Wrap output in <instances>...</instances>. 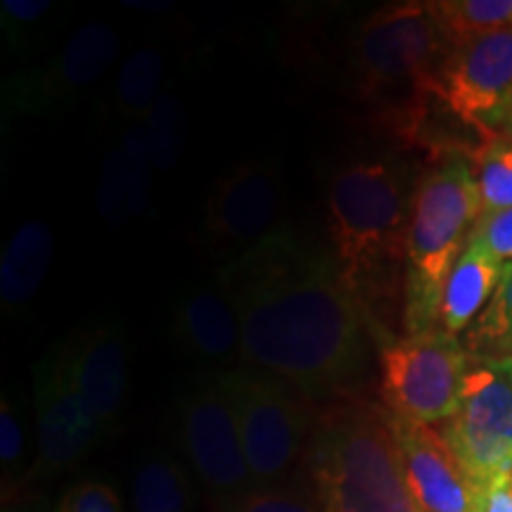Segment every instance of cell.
<instances>
[{
    "label": "cell",
    "mask_w": 512,
    "mask_h": 512,
    "mask_svg": "<svg viewBox=\"0 0 512 512\" xmlns=\"http://www.w3.org/2000/svg\"><path fill=\"white\" fill-rule=\"evenodd\" d=\"M216 285L238 313L247 370L302 396L337 392L361 375L366 320L332 256L275 230L228 261Z\"/></svg>",
    "instance_id": "cell-1"
},
{
    "label": "cell",
    "mask_w": 512,
    "mask_h": 512,
    "mask_svg": "<svg viewBox=\"0 0 512 512\" xmlns=\"http://www.w3.org/2000/svg\"><path fill=\"white\" fill-rule=\"evenodd\" d=\"M451 41L432 3H399L363 22L356 43L358 91L380 105L389 131L418 143Z\"/></svg>",
    "instance_id": "cell-2"
},
{
    "label": "cell",
    "mask_w": 512,
    "mask_h": 512,
    "mask_svg": "<svg viewBox=\"0 0 512 512\" xmlns=\"http://www.w3.org/2000/svg\"><path fill=\"white\" fill-rule=\"evenodd\" d=\"M306 465L320 501L349 512H418L403 475L392 415L361 396L330 403L313 418Z\"/></svg>",
    "instance_id": "cell-3"
},
{
    "label": "cell",
    "mask_w": 512,
    "mask_h": 512,
    "mask_svg": "<svg viewBox=\"0 0 512 512\" xmlns=\"http://www.w3.org/2000/svg\"><path fill=\"white\" fill-rule=\"evenodd\" d=\"M482 216L475 169L467 152L434 157L415 183L406 238L403 325L406 335L441 330V299L458 256Z\"/></svg>",
    "instance_id": "cell-4"
},
{
    "label": "cell",
    "mask_w": 512,
    "mask_h": 512,
    "mask_svg": "<svg viewBox=\"0 0 512 512\" xmlns=\"http://www.w3.org/2000/svg\"><path fill=\"white\" fill-rule=\"evenodd\" d=\"M415 188L389 159L344 164L328 188L330 238L344 283L358 290L382 264L406 259Z\"/></svg>",
    "instance_id": "cell-5"
},
{
    "label": "cell",
    "mask_w": 512,
    "mask_h": 512,
    "mask_svg": "<svg viewBox=\"0 0 512 512\" xmlns=\"http://www.w3.org/2000/svg\"><path fill=\"white\" fill-rule=\"evenodd\" d=\"M221 382L233 406L254 484H290L292 472L302 460L306 463L313 434V415L304 396L247 368L223 373Z\"/></svg>",
    "instance_id": "cell-6"
},
{
    "label": "cell",
    "mask_w": 512,
    "mask_h": 512,
    "mask_svg": "<svg viewBox=\"0 0 512 512\" xmlns=\"http://www.w3.org/2000/svg\"><path fill=\"white\" fill-rule=\"evenodd\" d=\"M472 354L444 330L392 339L380 351V399L396 418L439 427L458 411Z\"/></svg>",
    "instance_id": "cell-7"
},
{
    "label": "cell",
    "mask_w": 512,
    "mask_h": 512,
    "mask_svg": "<svg viewBox=\"0 0 512 512\" xmlns=\"http://www.w3.org/2000/svg\"><path fill=\"white\" fill-rule=\"evenodd\" d=\"M171 427L181 460L219 512L256 489L221 375L181 396Z\"/></svg>",
    "instance_id": "cell-8"
},
{
    "label": "cell",
    "mask_w": 512,
    "mask_h": 512,
    "mask_svg": "<svg viewBox=\"0 0 512 512\" xmlns=\"http://www.w3.org/2000/svg\"><path fill=\"white\" fill-rule=\"evenodd\" d=\"M437 430L479 486L512 475V356L472 354L458 411Z\"/></svg>",
    "instance_id": "cell-9"
},
{
    "label": "cell",
    "mask_w": 512,
    "mask_h": 512,
    "mask_svg": "<svg viewBox=\"0 0 512 512\" xmlns=\"http://www.w3.org/2000/svg\"><path fill=\"white\" fill-rule=\"evenodd\" d=\"M434 102L482 143L505 136L512 114V29L458 43L441 67Z\"/></svg>",
    "instance_id": "cell-10"
},
{
    "label": "cell",
    "mask_w": 512,
    "mask_h": 512,
    "mask_svg": "<svg viewBox=\"0 0 512 512\" xmlns=\"http://www.w3.org/2000/svg\"><path fill=\"white\" fill-rule=\"evenodd\" d=\"M283 204L285 181L278 164L247 159L214 183L204 207V228L214 240L249 249L275 233Z\"/></svg>",
    "instance_id": "cell-11"
},
{
    "label": "cell",
    "mask_w": 512,
    "mask_h": 512,
    "mask_svg": "<svg viewBox=\"0 0 512 512\" xmlns=\"http://www.w3.org/2000/svg\"><path fill=\"white\" fill-rule=\"evenodd\" d=\"M100 434V422L76 389L62 349H55L36 370L38 470L62 472L76 465Z\"/></svg>",
    "instance_id": "cell-12"
},
{
    "label": "cell",
    "mask_w": 512,
    "mask_h": 512,
    "mask_svg": "<svg viewBox=\"0 0 512 512\" xmlns=\"http://www.w3.org/2000/svg\"><path fill=\"white\" fill-rule=\"evenodd\" d=\"M392 430L418 512H482V486L467 475L437 427L392 415Z\"/></svg>",
    "instance_id": "cell-13"
},
{
    "label": "cell",
    "mask_w": 512,
    "mask_h": 512,
    "mask_svg": "<svg viewBox=\"0 0 512 512\" xmlns=\"http://www.w3.org/2000/svg\"><path fill=\"white\" fill-rule=\"evenodd\" d=\"M69 375L102 432L117 422L128 392V351L124 332L117 325L79 332L62 349Z\"/></svg>",
    "instance_id": "cell-14"
},
{
    "label": "cell",
    "mask_w": 512,
    "mask_h": 512,
    "mask_svg": "<svg viewBox=\"0 0 512 512\" xmlns=\"http://www.w3.org/2000/svg\"><path fill=\"white\" fill-rule=\"evenodd\" d=\"M117 55V29L105 22H86L69 36L48 72L29 88V102L31 105H53V102L74 98L91 88L100 76H105Z\"/></svg>",
    "instance_id": "cell-15"
},
{
    "label": "cell",
    "mask_w": 512,
    "mask_h": 512,
    "mask_svg": "<svg viewBox=\"0 0 512 512\" xmlns=\"http://www.w3.org/2000/svg\"><path fill=\"white\" fill-rule=\"evenodd\" d=\"M171 330L183 351L211 363L240 356V320L230 299L216 287H195L174 306Z\"/></svg>",
    "instance_id": "cell-16"
},
{
    "label": "cell",
    "mask_w": 512,
    "mask_h": 512,
    "mask_svg": "<svg viewBox=\"0 0 512 512\" xmlns=\"http://www.w3.org/2000/svg\"><path fill=\"white\" fill-rule=\"evenodd\" d=\"M503 268V261L496 259L489 249L467 242L465 252L458 256L446 280L439 316L441 330L453 337L470 330L494 297L503 278Z\"/></svg>",
    "instance_id": "cell-17"
},
{
    "label": "cell",
    "mask_w": 512,
    "mask_h": 512,
    "mask_svg": "<svg viewBox=\"0 0 512 512\" xmlns=\"http://www.w3.org/2000/svg\"><path fill=\"white\" fill-rule=\"evenodd\" d=\"M55 240L46 221H24L0 254V302L17 311L36 297L53 264Z\"/></svg>",
    "instance_id": "cell-18"
},
{
    "label": "cell",
    "mask_w": 512,
    "mask_h": 512,
    "mask_svg": "<svg viewBox=\"0 0 512 512\" xmlns=\"http://www.w3.org/2000/svg\"><path fill=\"white\" fill-rule=\"evenodd\" d=\"M152 166L131 157L124 147L117 145L102 159L98 202L100 219L110 226H126L138 219L150 200Z\"/></svg>",
    "instance_id": "cell-19"
},
{
    "label": "cell",
    "mask_w": 512,
    "mask_h": 512,
    "mask_svg": "<svg viewBox=\"0 0 512 512\" xmlns=\"http://www.w3.org/2000/svg\"><path fill=\"white\" fill-rule=\"evenodd\" d=\"M192 475L181 458L155 451L133 477V512H190Z\"/></svg>",
    "instance_id": "cell-20"
},
{
    "label": "cell",
    "mask_w": 512,
    "mask_h": 512,
    "mask_svg": "<svg viewBox=\"0 0 512 512\" xmlns=\"http://www.w3.org/2000/svg\"><path fill=\"white\" fill-rule=\"evenodd\" d=\"M166 74L164 53L157 46H138L119 64L114 79V105L121 119L143 121L147 112L162 98V81Z\"/></svg>",
    "instance_id": "cell-21"
},
{
    "label": "cell",
    "mask_w": 512,
    "mask_h": 512,
    "mask_svg": "<svg viewBox=\"0 0 512 512\" xmlns=\"http://www.w3.org/2000/svg\"><path fill=\"white\" fill-rule=\"evenodd\" d=\"M432 10L451 46L512 29V0H437Z\"/></svg>",
    "instance_id": "cell-22"
},
{
    "label": "cell",
    "mask_w": 512,
    "mask_h": 512,
    "mask_svg": "<svg viewBox=\"0 0 512 512\" xmlns=\"http://www.w3.org/2000/svg\"><path fill=\"white\" fill-rule=\"evenodd\" d=\"M475 169L479 197H482V216L512 209V138L498 136L479 143L470 152Z\"/></svg>",
    "instance_id": "cell-23"
},
{
    "label": "cell",
    "mask_w": 512,
    "mask_h": 512,
    "mask_svg": "<svg viewBox=\"0 0 512 512\" xmlns=\"http://www.w3.org/2000/svg\"><path fill=\"white\" fill-rule=\"evenodd\" d=\"M145 131L147 147H150L152 171H171L181 162L185 150V117L183 102L174 93H162L147 117L140 121Z\"/></svg>",
    "instance_id": "cell-24"
},
{
    "label": "cell",
    "mask_w": 512,
    "mask_h": 512,
    "mask_svg": "<svg viewBox=\"0 0 512 512\" xmlns=\"http://www.w3.org/2000/svg\"><path fill=\"white\" fill-rule=\"evenodd\" d=\"M512 344V261L503 268L494 297L482 316L467 330V349L472 354L501 356V351Z\"/></svg>",
    "instance_id": "cell-25"
},
{
    "label": "cell",
    "mask_w": 512,
    "mask_h": 512,
    "mask_svg": "<svg viewBox=\"0 0 512 512\" xmlns=\"http://www.w3.org/2000/svg\"><path fill=\"white\" fill-rule=\"evenodd\" d=\"M27 458V430L19 420L17 408L8 399L0 403V463H3V491L27 486L24 472Z\"/></svg>",
    "instance_id": "cell-26"
},
{
    "label": "cell",
    "mask_w": 512,
    "mask_h": 512,
    "mask_svg": "<svg viewBox=\"0 0 512 512\" xmlns=\"http://www.w3.org/2000/svg\"><path fill=\"white\" fill-rule=\"evenodd\" d=\"M228 512H323L320 503L313 501L309 491L299 486H256L252 494L242 498Z\"/></svg>",
    "instance_id": "cell-27"
},
{
    "label": "cell",
    "mask_w": 512,
    "mask_h": 512,
    "mask_svg": "<svg viewBox=\"0 0 512 512\" xmlns=\"http://www.w3.org/2000/svg\"><path fill=\"white\" fill-rule=\"evenodd\" d=\"M467 242L482 245L484 249H489L496 259L508 264V261H512V209L498 211V214L479 219L477 226L472 228L470 240Z\"/></svg>",
    "instance_id": "cell-28"
},
{
    "label": "cell",
    "mask_w": 512,
    "mask_h": 512,
    "mask_svg": "<svg viewBox=\"0 0 512 512\" xmlns=\"http://www.w3.org/2000/svg\"><path fill=\"white\" fill-rule=\"evenodd\" d=\"M57 512H121V505L110 484L81 482L62 498Z\"/></svg>",
    "instance_id": "cell-29"
},
{
    "label": "cell",
    "mask_w": 512,
    "mask_h": 512,
    "mask_svg": "<svg viewBox=\"0 0 512 512\" xmlns=\"http://www.w3.org/2000/svg\"><path fill=\"white\" fill-rule=\"evenodd\" d=\"M3 12V27L10 34L34 27L43 17L53 10V3L48 0H3L0 3Z\"/></svg>",
    "instance_id": "cell-30"
},
{
    "label": "cell",
    "mask_w": 512,
    "mask_h": 512,
    "mask_svg": "<svg viewBox=\"0 0 512 512\" xmlns=\"http://www.w3.org/2000/svg\"><path fill=\"white\" fill-rule=\"evenodd\" d=\"M482 512H512V475L482 486Z\"/></svg>",
    "instance_id": "cell-31"
},
{
    "label": "cell",
    "mask_w": 512,
    "mask_h": 512,
    "mask_svg": "<svg viewBox=\"0 0 512 512\" xmlns=\"http://www.w3.org/2000/svg\"><path fill=\"white\" fill-rule=\"evenodd\" d=\"M0 512H43L41 501L31 494L29 486L3 491V510Z\"/></svg>",
    "instance_id": "cell-32"
},
{
    "label": "cell",
    "mask_w": 512,
    "mask_h": 512,
    "mask_svg": "<svg viewBox=\"0 0 512 512\" xmlns=\"http://www.w3.org/2000/svg\"><path fill=\"white\" fill-rule=\"evenodd\" d=\"M318 503H320V508H323V512H349L347 508H342V505H339V503L320 501V498H318Z\"/></svg>",
    "instance_id": "cell-33"
},
{
    "label": "cell",
    "mask_w": 512,
    "mask_h": 512,
    "mask_svg": "<svg viewBox=\"0 0 512 512\" xmlns=\"http://www.w3.org/2000/svg\"><path fill=\"white\" fill-rule=\"evenodd\" d=\"M505 136L512 138V114H510V121H508V128H505Z\"/></svg>",
    "instance_id": "cell-34"
},
{
    "label": "cell",
    "mask_w": 512,
    "mask_h": 512,
    "mask_svg": "<svg viewBox=\"0 0 512 512\" xmlns=\"http://www.w3.org/2000/svg\"><path fill=\"white\" fill-rule=\"evenodd\" d=\"M501 356H512V344H510V347H505V349L501 351Z\"/></svg>",
    "instance_id": "cell-35"
}]
</instances>
